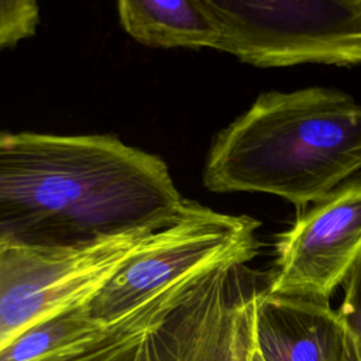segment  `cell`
I'll return each instance as SVG.
<instances>
[{"label": "cell", "instance_id": "1", "mask_svg": "<svg viewBox=\"0 0 361 361\" xmlns=\"http://www.w3.org/2000/svg\"><path fill=\"white\" fill-rule=\"evenodd\" d=\"M183 197L155 154L106 134L0 131V241L59 247L173 217Z\"/></svg>", "mask_w": 361, "mask_h": 361}, {"label": "cell", "instance_id": "2", "mask_svg": "<svg viewBox=\"0 0 361 361\" xmlns=\"http://www.w3.org/2000/svg\"><path fill=\"white\" fill-rule=\"evenodd\" d=\"M361 172V104L331 87L262 93L214 137L212 192H258L299 210Z\"/></svg>", "mask_w": 361, "mask_h": 361}, {"label": "cell", "instance_id": "3", "mask_svg": "<svg viewBox=\"0 0 361 361\" xmlns=\"http://www.w3.org/2000/svg\"><path fill=\"white\" fill-rule=\"evenodd\" d=\"M173 217L82 244L3 247L0 348L42 319L87 302Z\"/></svg>", "mask_w": 361, "mask_h": 361}, {"label": "cell", "instance_id": "4", "mask_svg": "<svg viewBox=\"0 0 361 361\" xmlns=\"http://www.w3.org/2000/svg\"><path fill=\"white\" fill-rule=\"evenodd\" d=\"M223 52L276 68L361 63V0H200Z\"/></svg>", "mask_w": 361, "mask_h": 361}, {"label": "cell", "instance_id": "5", "mask_svg": "<svg viewBox=\"0 0 361 361\" xmlns=\"http://www.w3.org/2000/svg\"><path fill=\"white\" fill-rule=\"evenodd\" d=\"M238 255L197 274L144 336L135 361H251L255 307L269 276Z\"/></svg>", "mask_w": 361, "mask_h": 361}, {"label": "cell", "instance_id": "6", "mask_svg": "<svg viewBox=\"0 0 361 361\" xmlns=\"http://www.w3.org/2000/svg\"><path fill=\"white\" fill-rule=\"evenodd\" d=\"M250 216L226 214L185 199L178 214L147 248L124 264L86 303L87 314L109 324L157 289L223 259L259 250Z\"/></svg>", "mask_w": 361, "mask_h": 361}, {"label": "cell", "instance_id": "7", "mask_svg": "<svg viewBox=\"0 0 361 361\" xmlns=\"http://www.w3.org/2000/svg\"><path fill=\"white\" fill-rule=\"evenodd\" d=\"M361 252V173L300 210L279 234L268 290L329 300Z\"/></svg>", "mask_w": 361, "mask_h": 361}, {"label": "cell", "instance_id": "8", "mask_svg": "<svg viewBox=\"0 0 361 361\" xmlns=\"http://www.w3.org/2000/svg\"><path fill=\"white\" fill-rule=\"evenodd\" d=\"M255 348L264 361H350V340L329 300L264 289L255 307Z\"/></svg>", "mask_w": 361, "mask_h": 361}, {"label": "cell", "instance_id": "9", "mask_svg": "<svg viewBox=\"0 0 361 361\" xmlns=\"http://www.w3.org/2000/svg\"><path fill=\"white\" fill-rule=\"evenodd\" d=\"M124 30L155 48L223 49V37L200 0H117Z\"/></svg>", "mask_w": 361, "mask_h": 361}, {"label": "cell", "instance_id": "10", "mask_svg": "<svg viewBox=\"0 0 361 361\" xmlns=\"http://www.w3.org/2000/svg\"><path fill=\"white\" fill-rule=\"evenodd\" d=\"M203 269L151 292L94 338L37 361H135L147 331L176 305Z\"/></svg>", "mask_w": 361, "mask_h": 361}, {"label": "cell", "instance_id": "11", "mask_svg": "<svg viewBox=\"0 0 361 361\" xmlns=\"http://www.w3.org/2000/svg\"><path fill=\"white\" fill-rule=\"evenodd\" d=\"M85 303L59 310L21 331L0 348V361H37L103 333L113 322L104 324L93 320Z\"/></svg>", "mask_w": 361, "mask_h": 361}, {"label": "cell", "instance_id": "12", "mask_svg": "<svg viewBox=\"0 0 361 361\" xmlns=\"http://www.w3.org/2000/svg\"><path fill=\"white\" fill-rule=\"evenodd\" d=\"M344 300L337 310L350 340V361H361V252L341 281Z\"/></svg>", "mask_w": 361, "mask_h": 361}, {"label": "cell", "instance_id": "13", "mask_svg": "<svg viewBox=\"0 0 361 361\" xmlns=\"http://www.w3.org/2000/svg\"><path fill=\"white\" fill-rule=\"evenodd\" d=\"M38 13V0H0V49L31 37Z\"/></svg>", "mask_w": 361, "mask_h": 361}, {"label": "cell", "instance_id": "14", "mask_svg": "<svg viewBox=\"0 0 361 361\" xmlns=\"http://www.w3.org/2000/svg\"><path fill=\"white\" fill-rule=\"evenodd\" d=\"M251 361H264V360H262V357H261V354L258 353V350H257V348H255V350H254V353H252Z\"/></svg>", "mask_w": 361, "mask_h": 361}, {"label": "cell", "instance_id": "15", "mask_svg": "<svg viewBox=\"0 0 361 361\" xmlns=\"http://www.w3.org/2000/svg\"><path fill=\"white\" fill-rule=\"evenodd\" d=\"M6 245H8V244H7V243H1V241H0V250H1L3 247H6Z\"/></svg>", "mask_w": 361, "mask_h": 361}]
</instances>
